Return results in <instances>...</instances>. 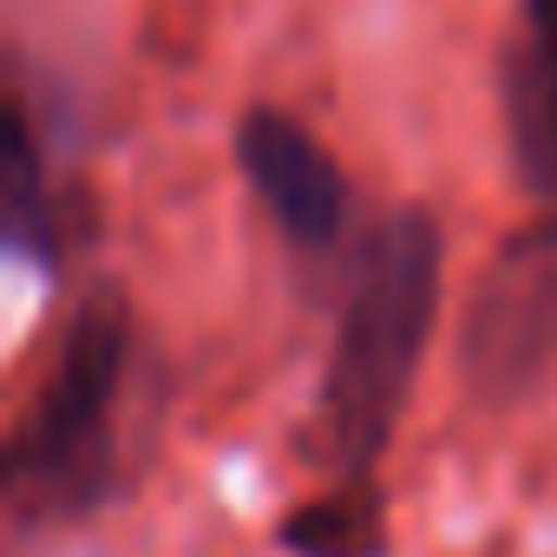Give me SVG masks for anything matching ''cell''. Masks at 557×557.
<instances>
[{
	"mask_svg": "<svg viewBox=\"0 0 557 557\" xmlns=\"http://www.w3.org/2000/svg\"><path fill=\"white\" fill-rule=\"evenodd\" d=\"M440 283H446L440 223L420 203L387 210L361 243L329 387H322L329 440L355 472H368L381 446L394 440V420L413 394V374H420V355L440 315Z\"/></svg>",
	"mask_w": 557,
	"mask_h": 557,
	"instance_id": "obj_1",
	"label": "cell"
},
{
	"mask_svg": "<svg viewBox=\"0 0 557 557\" xmlns=\"http://www.w3.org/2000/svg\"><path fill=\"white\" fill-rule=\"evenodd\" d=\"M132 361V322L112 296L86 302L53 355V374L21 426L14 485L40 518H79L112 485V433Z\"/></svg>",
	"mask_w": 557,
	"mask_h": 557,
	"instance_id": "obj_2",
	"label": "cell"
},
{
	"mask_svg": "<svg viewBox=\"0 0 557 557\" xmlns=\"http://www.w3.org/2000/svg\"><path fill=\"white\" fill-rule=\"evenodd\" d=\"M466 387L485 400H518L544 374H557V216L518 230L472 296L459 335Z\"/></svg>",
	"mask_w": 557,
	"mask_h": 557,
	"instance_id": "obj_3",
	"label": "cell"
},
{
	"mask_svg": "<svg viewBox=\"0 0 557 557\" xmlns=\"http://www.w3.org/2000/svg\"><path fill=\"white\" fill-rule=\"evenodd\" d=\"M236 158H243L249 190L262 197V210L275 216V230H283L289 243L322 249L342 230L348 184H342L335 158L315 145L309 125H296L289 112H275V106H256L236 125Z\"/></svg>",
	"mask_w": 557,
	"mask_h": 557,
	"instance_id": "obj_4",
	"label": "cell"
},
{
	"mask_svg": "<svg viewBox=\"0 0 557 557\" xmlns=\"http://www.w3.org/2000/svg\"><path fill=\"white\" fill-rule=\"evenodd\" d=\"M505 125L518 177L537 197H557V0L524 8V40L505 60Z\"/></svg>",
	"mask_w": 557,
	"mask_h": 557,
	"instance_id": "obj_5",
	"label": "cell"
},
{
	"mask_svg": "<svg viewBox=\"0 0 557 557\" xmlns=\"http://www.w3.org/2000/svg\"><path fill=\"white\" fill-rule=\"evenodd\" d=\"M283 550H296V557H387L381 498L368 485H348L335 498H315V505L289 511Z\"/></svg>",
	"mask_w": 557,
	"mask_h": 557,
	"instance_id": "obj_6",
	"label": "cell"
},
{
	"mask_svg": "<svg viewBox=\"0 0 557 557\" xmlns=\"http://www.w3.org/2000/svg\"><path fill=\"white\" fill-rule=\"evenodd\" d=\"M8 236H14V249H27L40 262H60V249H66L60 210H53V190L40 171V145H34V125L21 106L8 119Z\"/></svg>",
	"mask_w": 557,
	"mask_h": 557,
	"instance_id": "obj_7",
	"label": "cell"
}]
</instances>
